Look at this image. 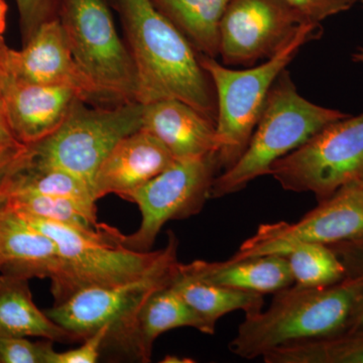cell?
Segmentation results:
<instances>
[{
  "label": "cell",
  "instance_id": "obj_19",
  "mask_svg": "<svg viewBox=\"0 0 363 363\" xmlns=\"http://www.w3.org/2000/svg\"><path fill=\"white\" fill-rule=\"evenodd\" d=\"M180 269L206 283L262 295L279 292L294 284L288 264L279 255L215 262L194 260L188 264H180Z\"/></svg>",
  "mask_w": 363,
  "mask_h": 363
},
{
  "label": "cell",
  "instance_id": "obj_37",
  "mask_svg": "<svg viewBox=\"0 0 363 363\" xmlns=\"http://www.w3.org/2000/svg\"><path fill=\"white\" fill-rule=\"evenodd\" d=\"M9 195L0 196V217L9 209Z\"/></svg>",
  "mask_w": 363,
  "mask_h": 363
},
{
  "label": "cell",
  "instance_id": "obj_31",
  "mask_svg": "<svg viewBox=\"0 0 363 363\" xmlns=\"http://www.w3.org/2000/svg\"><path fill=\"white\" fill-rule=\"evenodd\" d=\"M28 159L30 147L23 143L0 152V196L9 195L14 178L25 168Z\"/></svg>",
  "mask_w": 363,
  "mask_h": 363
},
{
  "label": "cell",
  "instance_id": "obj_7",
  "mask_svg": "<svg viewBox=\"0 0 363 363\" xmlns=\"http://www.w3.org/2000/svg\"><path fill=\"white\" fill-rule=\"evenodd\" d=\"M166 250L159 264L143 278L121 285L82 289L45 314L79 340H85L107 325L109 332L104 348L114 347L130 354L136 312L152 291L171 283L178 267V240L173 233H169Z\"/></svg>",
  "mask_w": 363,
  "mask_h": 363
},
{
  "label": "cell",
  "instance_id": "obj_35",
  "mask_svg": "<svg viewBox=\"0 0 363 363\" xmlns=\"http://www.w3.org/2000/svg\"><path fill=\"white\" fill-rule=\"evenodd\" d=\"M359 328H363V294L357 306H355L354 311L351 315L347 330Z\"/></svg>",
  "mask_w": 363,
  "mask_h": 363
},
{
  "label": "cell",
  "instance_id": "obj_27",
  "mask_svg": "<svg viewBox=\"0 0 363 363\" xmlns=\"http://www.w3.org/2000/svg\"><path fill=\"white\" fill-rule=\"evenodd\" d=\"M54 341L32 342L26 337L0 336V363H50Z\"/></svg>",
  "mask_w": 363,
  "mask_h": 363
},
{
  "label": "cell",
  "instance_id": "obj_9",
  "mask_svg": "<svg viewBox=\"0 0 363 363\" xmlns=\"http://www.w3.org/2000/svg\"><path fill=\"white\" fill-rule=\"evenodd\" d=\"M58 18L86 75L119 102L135 101V63L104 0H62Z\"/></svg>",
  "mask_w": 363,
  "mask_h": 363
},
{
  "label": "cell",
  "instance_id": "obj_12",
  "mask_svg": "<svg viewBox=\"0 0 363 363\" xmlns=\"http://www.w3.org/2000/svg\"><path fill=\"white\" fill-rule=\"evenodd\" d=\"M304 23L286 0H230L219 28L222 63L252 67L269 59Z\"/></svg>",
  "mask_w": 363,
  "mask_h": 363
},
{
  "label": "cell",
  "instance_id": "obj_26",
  "mask_svg": "<svg viewBox=\"0 0 363 363\" xmlns=\"http://www.w3.org/2000/svg\"><path fill=\"white\" fill-rule=\"evenodd\" d=\"M9 207L20 213L40 217L81 230H96L101 225L97 221L96 204L69 198L13 194L9 195Z\"/></svg>",
  "mask_w": 363,
  "mask_h": 363
},
{
  "label": "cell",
  "instance_id": "obj_14",
  "mask_svg": "<svg viewBox=\"0 0 363 363\" xmlns=\"http://www.w3.org/2000/svg\"><path fill=\"white\" fill-rule=\"evenodd\" d=\"M175 161L161 140L142 128L117 143L100 164L93 181L95 198L116 194L123 199Z\"/></svg>",
  "mask_w": 363,
  "mask_h": 363
},
{
  "label": "cell",
  "instance_id": "obj_16",
  "mask_svg": "<svg viewBox=\"0 0 363 363\" xmlns=\"http://www.w3.org/2000/svg\"><path fill=\"white\" fill-rule=\"evenodd\" d=\"M143 130L156 136L176 160L216 154V123L181 100L143 104Z\"/></svg>",
  "mask_w": 363,
  "mask_h": 363
},
{
  "label": "cell",
  "instance_id": "obj_23",
  "mask_svg": "<svg viewBox=\"0 0 363 363\" xmlns=\"http://www.w3.org/2000/svg\"><path fill=\"white\" fill-rule=\"evenodd\" d=\"M262 358L266 363H363V328L281 346Z\"/></svg>",
  "mask_w": 363,
  "mask_h": 363
},
{
  "label": "cell",
  "instance_id": "obj_17",
  "mask_svg": "<svg viewBox=\"0 0 363 363\" xmlns=\"http://www.w3.org/2000/svg\"><path fill=\"white\" fill-rule=\"evenodd\" d=\"M58 245L11 207L0 217V272L20 278L56 279Z\"/></svg>",
  "mask_w": 363,
  "mask_h": 363
},
{
  "label": "cell",
  "instance_id": "obj_28",
  "mask_svg": "<svg viewBox=\"0 0 363 363\" xmlns=\"http://www.w3.org/2000/svg\"><path fill=\"white\" fill-rule=\"evenodd\" d=\"M26 44L47 21L58 18L62 0H16Z\"/></svg>",
  "mask_w": 363,
  "mask_h": 363
},
{
  "label": "cell",
  "instance_id": "obj_11",
  "mask_svg": "<svg viewBox=\"0 0 363 363\" xmlns=\"http://www.w3.org/2000/svg\"><path fill=\"white\" fill-rule=\"evenodd\" d=\"M363 235V188L357 181L336 191L295 223L262 224L231 259L276 255L297 243L331 245Z\"/></svg>",
  "mask_w": 363,
  "mask_h": 363
},
{
  "label": "cell",
  "instance_id": "obj_22",
  "mask_svg": "<svg viewBox=\"0 0 363 363\" xmlns=\"http://www.w3.org/2000/svg\"><path fill=\"white\" fill-rule=\"evenodd\" d=\"M172 288L212 329L228 313L241 310L245 315L262 311V294L236 290L193 278L180 269V262L169 283Z\"/></svg>",
  "mask_w": 363,
  "mask_h": 363
},
{
  "label": "cell",
  "instance_id": "obj_29",
  "mask_svg": "<svg viewBox=\"0 0 363 363\" xmlns=\"http://www.w3.org/2000/svg\"><path fill=\"white\" fill-rule=\"evenodd\" d=\"M305 23L321 25L330 16L350 11L358 0H286Z\"/></svg>",
  "mask_w": 363,
  "mask_h": 363
},
{
  "label": "cell",
  "instance_id": "obj_33",
  "mask_svg": "<svg viewBox=\"0 0 363 363\" xmlns=\"http://www.w3.org/2000/svg\"><path fill=\"white\" fill-rule=\"evenodd\" d=\"M14 81L11 68V49L6 45L4 37L0 35V118L4 121V102Z\"/></svg>",
  "mask_w": 363,
  "mask_h": 363
},
{
  "label": "cell",
  "instance_id": "obj_1",
  "mask_svg": "<svg viewBox=\"0 0 363 363\" xmlns=\"http://www.w3.org/2000/svg\"><path fill=\"white\" fill-rule=\"evenodd\" d=\"M136 72L135 101L185 102L216 123V95L192 45L152 0H114Z\"/></svg>",
  "mask_w": 363,
  "mask_h": 363
},
{
  "label": "cell",
  "instance_id": "obj_36",
  "mask_svg": "<svg viewBox=\"0 0 363 363\" xmlns=\"http://www.w3.org/2000/svg\"><path fill=\"white\" fill-rule=\"evenodd\" d=\"M9 6L4 0H0V35H4L6 28V16Z\"/></svg>",
  "mask_w": 363,
  "mask_h": 363
},
{
  "label": "cell",
  "instance_id": "obj_38",
  "mask_svg": "<svg viewBox=\"0 0 363 363\" xmlns=\"http://www.w3.org/2000/svg\"><path fill=\"white\" fill-rule=\"evenodd\" d=\"M352 60L357 62V63L363 64V48H359V49L352 55Z\"/></svg>",
  "mask_w": 363,
  "mask_h": 363
},
{
  "label": "cell",
  "instance_id": "obj_32",
  "mask_svg": "<svg viewBox=\"0 0 363 363\" xmlns=\"http://www.w3.org/2000/svg\"><path fill=\"white\" fill-rule=\"evenodd\" d=\"M345 269V278L363 279V235L329 245Z\"/></svg>",
  "mask_w": 363,
  "mask_h": 363
},
{
  "label": "cell",
  "instance_id": "obj_13",
  "mask_svg": "<svg viewBox=\"0 0 363 363\" xmlns=\"http://www.w3.org/2000/svg\"><path fill=\"white\" fill-rule=\"evenodd\" d=\"M11 68L16 82L69 88L93 105L121 104L78 65L58 18L40 26L20 51L11 49Z\"/></svg>",
  "mask_w": 363,
  "mask_h": 363
},
{
  "label": "cell",
  "instance_id": "obj_3",
  "mask_svg": "<svg viewBox=\"0 0 363 363\" xmlns=\"http://www.w3.org/2000/svg\"><path fill=\"white\" fill-rule=\"evenodd\" d=\"M347 116L306 99L289 72L284 71L269 90L245 152L215 178L211 198L240 192L250 182L269 175L274 162L297 150L324 126Z\"/></svg>",
  "mask_w": 363,
  "mask_h": 363
},
{
  "label": "cell",
  "instance_id": "obj_34",
  "mask_svg": "<svg viewBox=\"0 0 363 363\" xmlns=\"http://www.w3.org/2000/svg\"><path fill=\"white\" fill-rule=\"evenodd\" d=\"M18 145L21 143L16 140L9 126L6 125V121L0 118V152Z\"/></svg>",
  "mask_w": 363,
  "mask_h": 363
},
{
  "label": "cell",
  "instance_id": "obj_15",
  "mask_svg": "<svg viewBox=\"0 0 363 363\" xmlns=\"http://www.w3.org/2000/svg\"><path fill=\"white\" fill-rule=\"evenodd\" d=\"M78 99L69 88L14 81L4 102V121L18 142L33 145L58 130Z\"/></svg>",
  "mask_w": 363,
  "mask_h": 363
},
{
  "label": "cell",
  "instance_id": "obj_6",
  "mask_svg": "<svg viewBox=\"0 0 363 363\" xmlns=\"http://www.w3.org/2000/svg\"><path fill=\"white\" fill-rule=\"evenodd\" d=\"M143 104L93 105L78 99L52 135L30 147V162L70 172L93 188L97 169L117 143L142 130Z\"/></svg>",
  "mask_w": 363,
  "mask_h": 363
},
{
  "label": "cell",
  "instance_id": "obj_40",
  "mask_svg": "<svg viewBox=\"0 0 363 363\" xmlns=\"http://www.w3.org/2000/svg\"><path fill=\"white\" fill-rule=\"evenodd\" d=\"M112 2H113V4H114V0H112Z\"/></svg>",
  "mask_w": 363,
  "mask_h": 363
},
{
  "label": "cell",
  "instance_id": "obj_10",
  "mask_svg": "<svg viewBox=\"0 0 363 363\" xmlns=\"http://www.w3.org/2000/svg\"><path fill=\"white\" fill-rule=\"evenodd\" d=\"M219 164L216 154L176 160L169 168L123 198L135 203L142 213L140 228L124 235L114 228V238L135 252H150L157 234L168 221L199 213L211 198Z\"/></svg>",
  "mask_w": 363,
  "mask_h": 363
},
{
  "label": "cell",
  "instance_id": "obj_21",
  "mask_svg": "<svg viewBox=\"0 0 363 363\" xmlns=\"http://www.w3.org/2000/svg\"><path fill=\"white\" fill-rule=\"evenodd\" d=\"M196 52L219 56V28L230 0H152Z\"/></svg>",
  "mask_w": 363,
  "mask_h": 363
},
{
  "label": "cell",
  "instance_id": "obj_20",
  "mask_svg": "<svg viewBox=\"0 0 363 363\" xmlns=\"http://www.w3.org/2000/svg\"><path fill=\"white\" fill-rule=\"evenodd\" d=\"M0 336L43 337L62 343L79 341L35 306L28 279L6 274L0 276Z\"/></svg>",
  "mask_w": 363,
  "mask_h": 363
},
{
  "label": "cell",
  "instance_id": "obj_8",
  "mask_svg": "<svg viewBox=\"0 0 363 363\" xmlns=\"http://www.w3.org/2000/svg\"><path fill=\"white\" fill-rule=\"evenodd\" d=\"M362 174L363 113L324 126L274 162L269 175L284 190L312 193L320 202Z\"/></svg>",
  "mask_w": 363,
  "mask_h": 363
},
{
  "label": "cell",
  "instance_id": "obj_2",
  "mask_svg": "<svg viewBox=\"0 0 363 363\" xmlns=\"http://www.w3.org/2000/svg\"><path fill=\"white\" fill-rule=\"evenodd\" d=\"M274 294L267 311L245 315L229 343L234 355L255 359L281 346L347 330L363 294V279L345 278L326 286H290Z\"/></svg>",
  "mask_w": 363,
  "mask_h": 363
},
{
  "label": "cell",
  "instance_id": "obj_4",
  "mask_svg": "<svg viewBox=\"0 0 363 363\" xmlns=\"http://www.w3.org/2000/svg\"><path fill=\"white\" fill-rule=\"evenodd\" d=\"M321 25L304 23L277 54L255 67L238 70L200 56L216 95V157L219 169L230 168L247 149L269 90L303 45L321 35Z\"/></svg>",
  "mask_w": 363,
  "mask_h": 363
},
{
  "label": "cell",
  "instance_id": "obj_25",
  "mask_svg": "<svg viewBox=\"0 0 363 363\" xmlns=\"http://www.w3.org/2000/svg\"><path fill=\"white\" fill-rule=\"evenodd\" d=\"M38 194L69 198L78 201L96 204L94 191L88 182L70 172L52 167L28 164L18 172L11 185L9 195Z\"/></svg>",
  "mask_w": 363,
  "mask_h": 363
},
{
  "label": "cell",
  "instance_id": "obj_24",
  "mask_svg": "<svg viewBox=\"0 0 363 363\" xmlns=\"http://www.w3.org/2000/svg\"><path fill=\"white\" fill-rule=\"evenodd\" d=\"M292 274L295 285L326 286L345 279V269L329 245L297 243L279 250Z\"/></svg>",
  "mask_w": 363,
  "mask_h": 363
},
{
  "label": "cell",
  "instance_id": "obj_30",
  "mask_svg": "<svg viewBox=\"0 0 363 363\" xmlns=\"http://www.w3.org/2000/svg\"><path fill=\"white\" fill-rule=\"evenodd\" d=\"M109 326H104L99 330L85 339L84 343L74 350L57 352L52 351L50 363H95L104 351L105 341L108 335Z\"/></svg>",
  "mask_w": 363,
  "mask_h": 363
},
{
  "label": "cell",
  "instance_id": "obj_18",
  "mask_svg": "<svg viewBox=\"0 0 363 363\" xmlns=\"http://www.w3.org/2000/svg\"><path fill=\"white\" fill-rule=\"evenodd\" d=\"M191 327L213 335L212 329L171 285L160 286L147 296L136 312L130 335V354L149 362L156 339L164 332Z\"/></svg>",
  "mask_w": 363,
  "mask_h": 363
},
{
  "label": "cell",
  "instance_id": "obj_5",
  "mask_svg": "<svg viewBox=\"0 0 363 363\" xmlns=\"http://www.w3.org/2000/svg\"><path fill=\"white\" fill-rule=\"evenodd\" d=\"M16 213L58 245L61 267L58 276L52 281L55 304L82 289L121 285L143 278L166 255V247L142 252L123 247L114 238L113 227L106 224H101L96 230H81L32 215Z\"/></svg>",
  "mask_w": 363,
  "mask_h": 363
},
{
  "label": "cell",
  "instance_id": "obj_39",
  "mask_svg": "<svg viewBox=\"0 0 363 363\" xmlns=\"http://www.w3.org/2000/svg\"><path fill=\"white\" fill-rule=\"evenodd\" d=\"M357 182L363 188V174H362V177H360V178L358 179V180H357Z\"/></svg>",
  "mask_w": 363,
  "mask_h": 363
}]
</instances>
